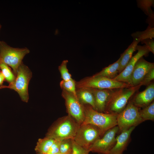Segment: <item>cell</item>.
<instances>
[{"mask_svg":"<svg viewBox=\"0 0 154 154\" xmlns=\"http://www.w3.org/2000/svg\"><path fill=\"white\" fill-rule=\"evenodd\" d=\"M145 31L143 32H137L132 34L131 36L134 38L138 40L140 42L148 38L154 37V28L148 27Z\"/></svg>","mask_w":154,"mask_h":154,"instance_id":"23","label":"cell"},{"mask_svg":"<svg viewBox=\"0 0 154 154\" xmlns=\"http://www.w3.org/2000/svg\"><path fill=\"white\" fill-rule=\"evenodd\" d=\"M154 79V68L151 69L145 75L139 84L148 86Z\"/></svg>","mask_w":154,"mask_h":154,"instance_id":"26","label":"cell"},{"mask_svg":"<svg viewBox=\"0 0 154 154\" xmlns=\"http://www.w3.org/2000/svg\"><path fill=\"white\" fill-rule=\"evenodd\" d=\"M140 84L113 90L106 104L104 113L118 114L125 108L130 98L141 86Z\"/></svg>","mask_w":154,"mask_h":154,"instance_id":"3","label":"cell"},{"mask_svg":"<svg viewBox=\"0 0 154 154\" xmlns=\"http://www.w3.org/2000/svg\"><path fill=\"white\" fill-rule=\"evenodd\" d=\"M120 58L113 64L104 68L99 72L92 76L94 77H103L113 79L116 77L119 73Z\"/></svg>","mask_w":154,"mask_h":154,"instance_id":"18","label":"cell"},{"mask_svg":"<svg viewBox=\"0 0 154 154\" xmlns=\"http://www.w3.org/2000/svg\"><path fill=\"white\" fill-rule=\"evenodd\" d=\"M83 105L84 117L82 124L95 125L99 127L104 133L108 129L117 125L118 114L99 112L94 109L89 105Z\"/></svg>","mask_w":154,"mask_h":154,"instance_id":"2","label":"cell"},{"mask_svg":"<svg viewBox=\"0 0 154 154\" xmlns=\"http://www.w3.org/2000/svg\"><path fill=\"white\" fill-rule=\"evenodd\" d=\"M76 94L78 100L82 104L89 105L96 110L94 98L89 88H76Z\"/></svg>","mask_w":154,"mask_h":154,"instance_id":"16","label":"cell"},{"mask_svg":"<svg viewBox=\"0 0 154 154\" xmlns=\"http://www.w3.org/2000/svg\"><path fill=\"white\" fill-rule=\"evenodd\" d=\"M60 86L62 90L68 92L77 97L76 81L72 78L67 81L62 80L60 82Z\"/></svg>","mask_w":154,"mask_h":154,"instance_id":"21","label":"cell"},{"mask_svg":"<svg viewBox=\"0 0 154 154\" xmlns=\"http://www.w3.org/2000/svg\"><path fill=\"white\" fill-rule=\"evenodd\" d=\"M55 141L46 136L43 139H40L35 147V151L37 154H46Z\"/></svg>","mask_w":154,"mask_h":154,"instance_id":"19","label":"cell"},{"mask_svg":"<svg viewBox=\"0 0 154 154\" xmlns=\"http://www.w3.org/2000/svg\"><path fill=\"white\" fill-rule=\"evenodd\" d=\"M62 96L65 100L68 114L80 125L83 123L84 117L83 105L77 97L65 90H62Z\"/></svg>","mask_w":154,"mask_h":154,"instance_id":"10","label":"cell"},{"mask_svg":"<svg viewBox=\"0 0 154 154\" xmlns=\"http://www.w3.org/2000/svg\"><path fill=\"white\" fill-rule=\"evenodd\" d=\"M68 62L67 60H63L58 68L61 78L64 81L68 80L72 78L71 75L69 73L67 67Z\"/></svg>","mask_w":154,"mask_h":154,"instance_id":"25","label":"cell"},{"mask_svg":"<svg viewBox=\"0 0 154 154\" xmlns=\"http://www.w3.org/2000/svg\"><path fill=\"white\" fill-rule=\"evenodd\" d=\"M5 78L1 71H0V86H2Z\"/></svg>","mask_w":154,"mask_h":154,"instance_id":"30","label":"cell"},{"mask_svg":"<svg viewBox=\"0 0 154 154\" xmlns=\"http://www.w3.org/2000/svg\"><path fill=\"white\" fill-rule=\"evenodd\" d=\"M89 88L94 98L96 110L99 112L104 113L106 104L114 89Z\"/></svg>","mask_w":154,"mask_h":154,"instance_id":"14","label":"cell"},{"mask_svg":"<svg viewBox=\"0 0 154 154\" xmlns=\"http://www.w3.org/2000/svg\"><path fill=\"white\" fill-rule=\"evenodd\" d=\"M139 108L135 106L131 100H129L124 109L117 116V126L119 131L127 130L135 127L143 122L139 112Z\"/></svg>","mask_w":154,"mask_h":154,"instance_id":"6","label":"cell"},{"mask_svg":"<svg viewBox=\"0 0 154 154\" xmlns=\"http://www.w3.org/2000/svg\"><path fill=\"white\" fill-rule=\"evenodd\" d=\"M154 99V83L151 82L143 91L137 93L131 100L138 108H143L149 105Z\"/></svg>","mask_w":154,"mask_h":154,"instance_id":"13","label":"cell"},{"mask_svg":"<svg viewBox=\"0 0 154 154\" xmlns=\"http://www.w3.org/2000/svg\"><path fill=\"white\" fill-rule=\"evenodd\" d=\"M1 24H0V30L1 29Z\"/></svg>","mask_w":154,"mask_h":154,"instance_id":"33","label":"cell"},{"mask_svg":"<svg viewBox=\"0 0 154 154\" xmlns=\"http://www.w3.org/2000/svg\"><path fill=\"white\" fill-rule=\"evenodd\" d=\"M137 53L132 56L124 69L113 80L118 82L127 83L130 85V78L131 74L137 61L141 57L148 55L150 52L145 44L143 46L138 45L136 47Z\"/></svg>","mask_w":154,"mask_h":154,"instance_id":"11","label":"cell"},{"mask_svg":"<svg viewBox=\"0 0 154 154\" xmlns=\"http://www.w3.org/2000/svg\"><path fill=\"white\" fill-rule=\"evenodd\" d=\"M119 131L117 125L107 131L90 148V152L100 154H108L116 142V136Z\"/></svg>","mask_w":154,"mask_h":154,"instance_id":"9","label":"cell"},{"mask_svg":"<svg viewBox=\"0 0 154 154\" xmlns=\"http://www.w3.org/2000/svg\"><path fill=\"white\" fill-rule=\"evenodd\" d=\"M56 154H62V153H60V152H59V153H56Z\"/></svg>","mask_w":154,"mask_h":154,"instance_id":"32","label":"cell"},{"mask_svg":"<svg viewBox=\"0 0 154 154\" xmlns=\"http://www.w3.org/2000/svg\"><path fill=\"white\" fill-rule=\"evenodd\" d=\"M72 154H89V151L84 149L77 144L73 139Z\"/></svg>","mask_w":154,"mask_h":154,"instance_id":"27","label":"cell"},{"mask_svg":"<svg viewBox=\"0 0 154 154\" xmlns=\"http://www.w3.org/2000/svg\"><path fill=\"white\" fill-rule=\"evenodd\" d=\"M76 88H92L100 89H114L131 87L127 83L118 82L103 77H86L79 81L76 82Z\"/></svg>","mask_w":154,"mask_h":154,"instance_id":"7","label":"cell"},{"mask_svg":"<svg viewBox=\"0 0 154 154\" xmlns=\"http://www.w3.org/2000/svg\"><path fill=\"white\" fill-rule=\"evenodd\" d=\"M80 125L68 114L58 119L48 130L46 136L56 141L73 139Z\"/></svg>","mask_w":154,"mask_h":154,"instance_id":"1","label":"cell"},{"mask_svg":"<svg viewBox=\"0 0 154 154\" xmlns=\"http://www.w3.org/2000/svg\"><path fill=\"white\" fill-rule=\"evenodd\" d=\"M4 88H8V86H5V85H2L0 86V89Z\"/></svg>","mask_w":154,"mask_h":154,"instance_id":"31","label":"cell"},{"mask_svg":"<svg viewBox=\"0 0 154 154\" xmlns=\"http://www.w3.org/2000/svg\"><path fill=\"white\" fill-rule=\"evenodd\" d=\"M135 127H132L124 131L116 137V143L108 154H122L128 145L131 134Z\"/></svg>","mask_w":154,"mask_h":154,"instance_id":"15","label":"cell"},{"mask_svg":"<svg viewBox=\"0 0 154 154\" xmlns=\"http://www.w3.org/2000/svg\"><path fill=\"white\" fill-rule=\"evenodd\" d=\"M0 70H1L5 79L9 83V84L14 82L16 76L8 65L4 63H0Z\"/></svg>","mask_w":154,"mask_h":154,"instance_id":"22","label":"cell"},{"mask_svg":"<svg viewBox=\"0 0 154 154\" xmlns=\"http://www.w3.org/2000/svg\"><path fill=\"white\" fill-rule=\"evenodd\" d=\"M29 52V49L26 47L14 48L3 41H0V63H5L11 67L15 76L23 59Z\"/></svg>","mask_w":154,"mask_h":154,"instance_id":"4","label":"cell"},{"mask_svg":"<svg viewBox=\"0 0 154 154\" xmlns=\"http://www.w3.org/2000/svg\"><path fill=\"white\" fill-rule=\"evenodd\" d=\"M104 133L101 129L95 125L82 124L73 140L82 148L89 151L94 143Z\"/></svg>","mask_w":154,"mask_h":154,"instance_id":"5","label":"cell"},{"mask_svg":"<svg viewBox=\"0 0 154 154\" xmlns=\"http://www.w3.org/2000/svg\"><path fill=\"white\" fill-rule=\"evenodd\" d=\"M140 115L143 121L148 120L153 121L154 120V102L142 110H139Z\"/></svg>","mask_w":154,"mask_h":154,"instance_id":"20","label":"cell"},{"mask_svg":"<svg viewBox=\"0 0 154 154\" xmlns=\"http://www.w3.org/2000/svg\"><path fill=\"white\" fill-rule=\"evenodd\" d=\"M140 41L134 39L132 43L124 52L121 54L119 66L118 70L119 74L125 68L132 57L133 52L136 50V47Z\"/></svg>","mask_w":154,"mask_h":154,"instance_id":"17","label":"cell"},{"mask_svg":"<svg viewBox=\"0 0 154 154\" xmlns=\"http://www.w3.org/2000/svg\"><path fill=\"white\" fill-rule=\"evenodd\" d=\"M142 44H144L148 48L150 52L154 54V41L152 38H148L141 41Z\"/></svg>","mask_w":154,"mask_h":154,"instance_id":"29","label":"cell"},{"mask_svg":"<svg viewBox=\"0 0 154 154\" xmlns=\"http://www.w3.org/2000/svg\"><path fill=\"white\" fill-rule=\"evenodd\" d=\"M72 140L68 139L61 141L60 145V152L63 154L72 153Z\"/></svg>","mask_w":154,"mask_h":154,"instance_id":"24","label":"cell"},{"mask_svg":"<svg viewBox=\"0 0 154 154\" xmlns=\"http://www.w3.org/2000/svg\"><path fill=\"white\" fill-rule=\"evenodd\" d=\"M60 141L56 140L51 146L46 154H56L60 152Z\"/></svg>","mask_w":154,"mask_h":154,"instance_id":"28","label":"cell"},{"mask_svg":"<svg viewBox=\"0 0 154 154\" xmlns=\"http://www.w3.org/2000/svg\"><path fill=\"white\" fill-rule=\"evenodd\" d=\"M32 77V72L22 62L17 70L14 82L8 86V88L14 90L23 101L27 102L29 99L28 87Z\"/></svg>","mask_w":154,"mask_h":154,"instance_id":"8","label":"cell"},{"mask_svg":"<svg viewBox=\"0 0 154 154\" xmlns=\"http://www.w3.org/2000/svg\"><path fill=\"white\" fill-rule=\"evenodd\" d=\"M72 152L69 153H68V154H72Z\"/></svg>","mask_w":154,"mask_h":154,"instance_id":"34","label":"cell"},{"mask_svg":"<svg viewBox=\"0 0 154 154\" xmlns=\"http://www.w3.org/2000/svg\"><path fill=\"white\" fill-rule=\"evenodd\" d=\"M154 63L149 62L142 57L136 63L131 74L130 85L132 86L139 85L145 76L152 68Z\"/></svg>","mask_w":154,"mask_h":154,"instance_id":"12","label":"cell"}]
</instances>
